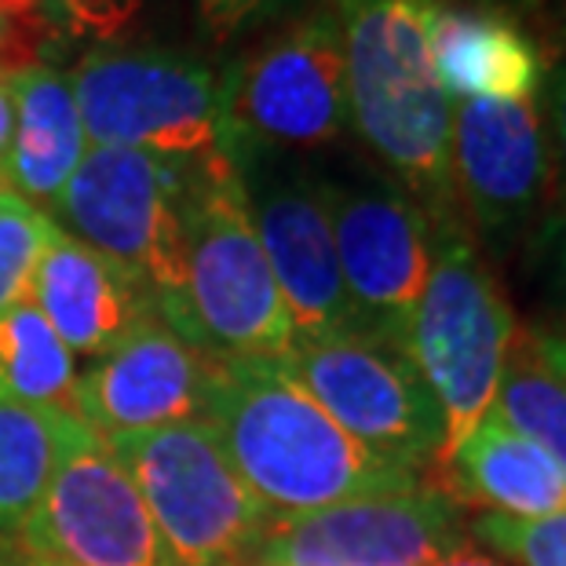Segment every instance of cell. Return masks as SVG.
I'll return each mask as SVG.
<instances>
[{
    "mask_svg": "<svg viewBox=\"0 0 566 566\" xmlns=\"http://www.w3.org/2000/svg\"><path fill=\"white\" fill-rule=\"evenodd\" d=\"M223 150L325 147L347 128L344 33L333 8L315 11L220 84Z\"/></svg>",
    "mask_w": 566,
    "mask_h": 566,
    "instance_id": "cell-9",
    "label": "cell"
},
{
    "mask_svg": "<svg viewBox=\"0 0 566 566\" xmlns=\"http://www.w3.org/2000/svg\"><path fill=\"white\" fill-rule=\"evenodd\" d=\"M436 0H336L347 117L431 227L464 223L453 187V103L431 66Z\"/></svg>",
    "mask_w": 566,
    "mask_h": 566,
    "instance_id": "cell-2",
    "label": "cell"
},
{
    "mask_svg": "<svg viewBox=\"0 0 566 566\" xmlns=\"http://www.w3.org/2000/svg\"><path fill=\"white\" fill-rule=\"evenodd\" d=\"M74 380V355L33 300L0 315V399L66 409Z\"/></svg>",
    "mask_w": 566,
    "mask_h": 566,
    "instance_id": "cell-22",
    "label": "cell"
},
{
    "mask_svg": "<svg viewBox=\"0 0 566 566\" xmlns=\"http://www.w3.org/2000/svg\"><path fill=\"white\" fill-rule=\"evenodd\" d=\"M55 220L15 190L0 195V315L33 300V279Z\"/></svg>",
    "mask_w": 566,
    "mask_h": 566,
    "instance_id": "cell-23",
    "label": "cell"
},
{
    "mask_svg": "<svg viewBox=\"0 0 566 566\" xmlns=\"http://www.w3.org/2000/svg\"><path fill=\"white\" fill-rule=\"evenodd\" d=\"M231 158V154H227ZM242 172L252 227L285 300L296 336L358 333L318 179L268 168L256 150L231 158Z\"/></svg>",
    "mask_w": 566,
    "mask_h": 566,
    "instance_id": "cell-14",
    "label": "cell"
},
{
    "mask_svg": "<svg viewBox=\"0 0 566 566\" xmlns=\"http://www.w3.org/2000/svg\"><path fill=\"white\" fill-rule=\"evenodd\" d=\"M209 420L271 523L424 486L347 436L274 358H216Z\"/></svg>",
    "mask_w": 566,
    "mask_h": 566,
    "instance_id": "cell-1",
    "label": "cell"
},
{
    "mask_svg": "<svg viewBox=\"0 0 566 566\" xmlns=\"http://www.w3.org/2000/svg\"><path fill=\"white\" fill-rule=\"evenodd\" d=\"M187 285L176 333L216 358H282L296 340L227 150L187 165Z\"/></svg>",
    "mask_w": 566,
    "mask_h": 566,
    "instance_id": "cell-3",
    "label": "cell"
},
{
    "mask_svg": "<svg viewBox=\"0 0 566 566\" xmlns=\"http://www.w3.org/2000/svg\"><path fill=\"white\" fill-rule=\"evenodd\" d=\"M468 534L512 566H566V512L545 515V520L475 515L468 523Z\"/></svg>",
    "mask_w": 566,
    "mask_h": 566,
    "instance_id": "cell-24",
    "label": "cell"
},
{
    "mask_svg": "<svg viewBox=\"0 0 566 566\" xmlns=\"http://www.w3.org/2000/svg\"><path fill=\"white\" fill-rule=\"evenodd\" d=\"M490 409L512 431L541 446L566 479V380L541 358L530 329H515Z\"/></svg>",
    "mask_w": 566,
    "mask_h": 566,
    "instance_id": "cell-21",
    "label": "cell"
},
{
    "mask_svg": "<svg viewBox=\"0 0 566 566\" xmlns=\"http://www.w3.org/2000/svg\"><path fill=\"white\" fill-rule=\"evenodd\" d=\"M84 420L63 406L0 399V530H19L38 509Z\"/></svg>",
    "mask_w": 566,
    "mask_h": 566,
    "instance_id": "cell-20",
    "label": "cell"
},
{
    "mask_svg": "<svg viewBox=\"0 0 566 566\" xmlns=\"http://www.w3.org/2000/svg\"><path fill=\"white\" fill-rule=\"evenodd\" d=\"M19 530L33 563L176 566L143 493L88 424L66 446L38 509Z\"/></svg>",
    "mask_w": 566,
    "mask_h": 566,
    "instance_id": "cell-10",
    "label": "cell"
},
{
    "mask_svg": "<svg viewBox=\"0 0 566 566\" xmlns=\"http://www.w3.org/2000/svg\"><path fill=\"white\" fill-rule=\"evenodd\" d=\"M33 566H52V563H33Z\"/></svg>",
    "mask_w": 566,
    "mask_h": 566,
    "instance_id": "cell-34",
    "label": "cell"
},
{
    "mask_svg": "<svg viewBox=\"0 0 566 566\" xmlns=\"http://www.w3.org/2000/svg\"><path fill=\"white\" fill-rule=\"evenodd\" d=\"M468 520L439 486L344 501L271 523L256 548L263 566H436L468 548Z\"/></svg>",
    "mask_w": 566,
    "mask_h": 566,
    "instance_id": "cell-13",
    "label": "cell"
},
{
    "mask_svg": "<svg viewBox=\"0 0 566 566\" xmlns=\"http://www.w3.org/2000/svg\"><path fill=\"white\" fill-rule=\"evenodd\" d=\"M563 41H566V0H563ZM548 143H552V161H556V179L563 176L566 184V44H563V59L552 70V84H548Z\"/></svg>",
    "mask_w": 566,
    "mask_h": 566,
    "instance_id": "cell-28",
    "label": "cell"
},
{
    "mask_svg": "<svg viewBox=\"0 0 566 566\" xmlns=\"http://www.w3.org/2000/svg\"><path fill=\"white\" fill-rule=\"evenodd\" d=\"M530 274H534V289L541 307L548 311L552 325L545 329L566 333V190L563 198L548 205L545 220L530 234Z\"/></svg>",
    "mask_w": 566,
    "mask_h": 566,
    "instance_id": "cell-25",
    "label": "cell"
},
{
    "mask_svg": "<svg viewBox=\"0 0 566 566\" xmlns=\"http://www.w3.org/2000/svg\"><path fill=\"white\" fill-rule=\"evenodd\" d=\"M33 304L70 347V355H106L143 315L150 293L103 252L55 223L33 279Z\"/></svg>",
    "mask_w": 566,
    "mask_h": 566,
    "instance_id": "cell-16",
    "label": "cell"
},
{
    "mask_svg": "<svg viewBox=\"0 0 566 566\" xmlns=\"http://www.w3.org/2000/svg\"><path fill=\"white\" fill-rule=\"evenodd\" d=\"M77 242L125 268L176 333L187 285V165L92 147L52 201Z\"/></svg>",
    "mask_w": 566,
    "mask_h": 566,
    "instance_id": "cell-6",
    "label": "cell"
},
{
    "mask_svg": "<svg viewBox=\"0 0 566 566\" xmlns=\"http://www.w3.org/2000/svg\"><path fill=\"white\" fill-rule=\"evenodd\" d=\"M358 333L406 347L431 271V223L399 184H318Z\"/></svg>",
    "mask_w": 566,
    "mask_h": 566,
    "instance_id": "cell-11",
    "label": "cell"
},
{
    "mask_svg": "<svg viewBox=\"0 0 566 566\" xmlns=\"http://www.w3.org/2000/svg\"><path fill=\"white\" fill-rule=\"evenodd\" d=\"M436 566H512V563H504L497 556H486V552H479V548H461V552H453V556H446L442 563Z\"/></svg>",
    "mask_w": 566,
    "mask_h": 566,
    "instance_id": "cell-32",
    "label": "cell"
},
{
    "mask_svg": "<svg viewBox=\"0 0 566 566\" xmlns=\"http://www.w3.org/2000/svg\"><path fill=\"white\" fill-rule=\"evenodd\" d=\"M530 336H534L541 358H545V363L566 380V333H556V329H545V325H537V329H530Z\"/></svg>",
    "mask_w": 566,
    "mask_h": 566,
    "instance_id": "cell-30",
    "label": "cell"
},
{
    "mask_svg": "<svg viewBox=\"0 0 566 566\" xmlns=\"http://www.w3.org/2000/svg\"><path fill=\"white\" fill-rule=\"evenodd\" d=\"M274 363L373 453L420 475L439 468L446 417L406 347L366 333L296 336Z\"/></svg>",
    "mask_w": 566,
    "mask_h": 566,
    "instance_id": "cell-7",
    "label": "cell"
},
{
    "mask_svg": "<svg viewBox=\"0 0 566 566\" xmlns=\"http://www.w3.org/2000/svg\"><path fill=\"white\" fill-rule=\"evenodd\" d=\"M212 377L216 355L190 347L150 311L74 380L66 409L103 439L209 420Z\"/></svg>",
    "mask_w": 566,
    "mask_h": 566,
    "instance_id": "cell-15",
    "label": "cell"
},
{
    "mask_svg": "<svg viewBox=\"0 0 566 566\" xmlns=\"http://www.w3.org/2000/svg\"><path fill=\"white\" fill-rule=\"evenodd\" d=\"M431 66L450 103H526L545 84V55L537 41L493 8L431 4Z\"/></svg>",
    "mask_w": 566,
    "mask_h": 566,
    "instance_id": "cell-17",
    "label": "cell"
},
{
    "mask_svg": "<svg viewBox=\"0 0 566 566\" xmlns=\"http://www.w3.org/2000/svg\"><path fill=\"white\" fill-rule=\"evenodd\" d=\"M44 19V0H0V55L19 48L22 30Z\"/></svg>",
    "mask_w": 566,
    "mask_h": 566,
    "instance_id": "cell-29",
    "label": "cell"
},
{
    "mask_svg": "<svg viewBox=\"0 0 566 566\" xmlns=\"http://www.w3.org/2000/svg\"><path fill=\"white\" fill-rule=\"evenodd\" d=\"M8 88L15 106V132L4 158V179L19 198L55 201L92 150L74 81L48 66H22L8 74Z\"/></svg>",
    "mask_w": 566,
    "mask_h": 566,
    "instance_id": "cell-19",
    "label": "cell"
},
{
    "mask_svg": "<svg viewBox=\"0 0 566 566\" xmlns=\"http://www.w3.org/2000/svg\"><path fill=\"white\" fill-rule=\"evenodd\" d=\"M256 566H263V563H256Z\"/></svg>",
    "mask_w": 566,
    "mask_h": 566,
    "instance_id": "cell-35",
    "label": "cell"
},
{
    "mask_svg": "<svg viewBox=\"0 0 566 566\" xmlns=\"http://www.w3.org/2000/svg\"><path fill=\"white\" fill-rule=\"evenodd\" d=\"M88 147L195 165L223 150V92L176 52H95L70 74Z\"/></svg>",
    "mask_w": 566,
    "mask_h": 566,
    "instance_id": "cell-8",
    "label": "cell"
},
{
    "mask_svg": "<svg viewBox=\"0 0 566 566\" xmlns=\"http://www.w3.org/2000/svg\"><path fill=\"white\" fill-rule=\"evenodd\" d=\"M282 0H195L198 22L212 41H227L249 30L252 22L268 19Z\"/></svg>",
    "mask_w": 566,
    "mask_h": 566,
    "instance_id": "cell-27",
    "label": "cell"
},
{
    "mask_svg": "<svg viewBox=\"0 0 566 566\" xmlns=\"http://www.w3.org/2000/svg\"><path fill=\"white\" fill-rule=\"evenodd\" d=\"M515 315L472 242L468 223L431 227V271L406 352L446 417L442 461L486 417L509 358Z\"/></svg>",
    "mask_w": 566,
    "mask_h": 566,
    "instance_id": "cell-4",
    "label": "cell"
},
{
    "mask_svg": "<svg viewBox=\"0 0 566 566\" xmlns=\"http://www.w3.org/2000/svg\"><path fill=\"white\" fill-rule=\"evenodd\" d=\"M453 187L461 212L497 256L530 242L559 195L537 99L453 103Z\"/></svg>",
    "mask_w": 566,
    "mask_h": 566,
    "instance_id": "cell-12",
    "label": "cell"
},
{
    "mask_svg": "<svg viewBox=\"0 0 566 566\" xmlns=\"http://www.w3.org/2000/svg\"><path fill=\"white\" fill-rule=\"evenodd\" d=\"M143 493L176 566H242L271 520L252 497L212 420L106 436Z\"/></svg>",
    "mask_w": 566,
    "mask_h": 566,
    "instance_id": "cell-5",
    "label": "cell"
},
{
    "mask_svg": "<svg viewBox=\"0 0 566 566\" xmlns=\"http://www.w3.org/2000/svg\"><path fill=\"white\" fill-rule=\"evenodd\" d=\"M44 15L92 41H114L136 22L139 0H44Z\"/></svg>",
    "mask_w": 566,
    "mask_h": 566,
    "instance_id": "cell-26",
    "label": "cell"
},
{
    "mask_svg": "<svg viewBox=\"0 0 566 566\" xmlns=\"http://www.w3.org/2000/svg\"><path fill=\"white\" fill-rule=\"evenodd\" d=\"M11 132H15V106H11L8 74H0V168H4V158H8Z\"/></svg>",
    "mask_w": 566,
    "mask_h": 566,
    "instance_id": "cell-31",
    "label": "cell"
},
{
    "mask_svg": "<svg viewBox=\"0 0 566 566\" xmlns=\"http://www.w3.org/2000/svg\"><path fill=\"white\" fill-rule=\"evenodd\" d=\"M442 493L461 509L504 520H545L566 512V479L556 461L486 409L464 442L442 461Z\"/></svg>",
    "mask_w": 566,
    "mask_h": 566,
    "instance_id": "cell-18",
    "label": "cell"
},
{
    "mask_svg": "<svg viewBox=\"0 0 566 566\" xmlns=\"http://www.w3.org/2000/svg\"><path fill=\"white\" fill-rule=\"evenodd\" d=\"M8 190V179H4V168H0V195Z\"/></svg>",
    "mask_w": 566,
    "mask_h": 566,
    "instance_id": "cell-33",
    "label": "cell"
}]
</instances>
